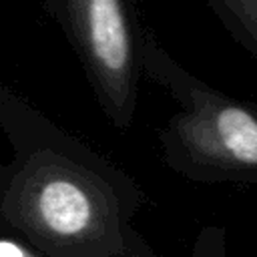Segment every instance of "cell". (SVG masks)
Here are the masks:
<instances>
[{
    "mask_svg": "<svg viewBox=\"0 0 257 257\" xmlns=\"http://www.w3.org/2000/svg\"><path fill=\"white\" fill-rule=\"evenodd\" d=\"M225 30L257 60V0H205Z\"/></svg>",
    "mask_w": 257,
    "mask_h": 257,
    "instance_id": "3",
    "label": "cell"
},
{
    "mask_svg": "<svg viewBox=\"0 0 257 257\" xmlns=\"http://www.w3.org/2000/svg\"><path fill=\"white\" fill-rule=\"evenodd\" d=\"M141 62L143 74L179 104L159 133L171 163L197 175L257 173V102L195 76L151 30H143Z\"/></svg>",
    "mask_w": 257,
    "mask_h": 257,
    "instance_id": "1",
    "label": "cell"
},
{
    "mask_svg": "<svg viewBox=\"0 0 257 257\" xmlns=\"http://www.w3.org/2000/svg\"><path fill=\"white\" fill-rule=\"evenodd\" d=\"M60 26L106 120L126 131L143 76L141 38L131 0H40Z\"/></svg>",
    "mask_w": 257,
    "mask_h": 257,
    "instance_id": "2",
    "label": "cell"
},
{
    "mask_svg": "<svg viewBox=\"0 0 257 257\" xmlns=\"http://www.w3.org/2000/svg\"><path fill=\"white\" fill-rule=\"evenodd\" d=\"M0 257H34V255L10 239H0Z\"/></svg>",
    "mask_w": 257,
    "mask_h": 257,
    "instance_id": "4",
    "label": "cell"
}]
</instances>
